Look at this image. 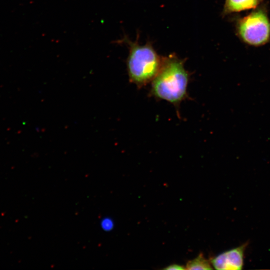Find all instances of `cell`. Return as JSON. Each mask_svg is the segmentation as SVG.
Wrapping results in <instances>:
<instances>
[{
	"mask_svg": "<svg viewBox=\"0 0 270 270\" xmlns=\"http://www.w3.org/2000/svg\"><path fill=\"white\" fill-rule=\"evenodd\" d=\"M248 246L245 242L241 246L224 252L212 260L216 270H235L242 268L244 254Z\"/></svg>",
	"mask_w": 270,
	"mask_h": 270,
	"instance_id": "cell-4",
	"label": "cell"
},
{
	"mask_svg": "<svg viewBox=\"0 0 270 270\" xmlns=\"http://www.w3.org/2000/svg\"><path fill=\"white\" fill-rule=\"evenodd\" d=\"M164 269L169 270H184L186 269V268H184L183 266L182 265L178 264H172L165 268Z\"/></svg>",
	"mask_w": 270,
	"mask_h": 270,
	"instance_id": "cell-8",
	"label": "cell"
},
{
	"mask_svg": "<svg viewBox=\"0 0 270 270\" xmlns=\"http://www.w3.org/2000/svg\"><path fill=\"white\" fill-rule=\"evenodd\" d=\"M236 30L238 36L245 43L262 46L270 38V21L263 10H256L240 19Z\"/></svg>",
	"mask_w": 270,
	"mask_h": 270,
	"instance_id": "cell-3",
	"label": "cell"
},
{
	"mask_svg": "<svg viewBox=\"0 0 270 270\" xmlns=\"http://www.w3.org/2000/svg\"><path fill=\"white\" fill-rule=\"evenodd\" d=\"M130 52L126 60L130 82L138 88L154 80L162 68L164 58L160 56L150 44L142 46L129 42Z\"/></svg>",
	"mask_w": 270,
	"mask_h": 270,
	"instance_id": "cell-2",
	"label": "cell"
},
{
	"mask_svg": "<svg viewBox=\"0 0 270 270\" xmlns=\"http://www.w3.org/2000/svg\"><path fill=\"white\" fill-rule=\"evenodd\" d=\"M189 78L182 60L170 56L164 58L162 68L152 82L150 94L178 107L188 96Z\"/></svg>",
	"mask_w": 270,
	"mask_h": 270,
	"instance_id": "cell-1",
	"label": "cell"
},
{
	"mask_svg": "<svg viewBox=\"0 0 270 270\" xmlns=\"http://www.w3.org/2000/svg\"><path fill=\"white\" fill-rule=\"evenodd\" d=\"M262 0H226L224 14L238 12L255 8Z\"/></svg>",
	"mask_w": 270,
	"mask_h": 270,
	"instance_id": "cell-5",
	"label": "cell"
},
{
	"mask_svg": "<svg viewBox=\"0 0 270 270\" xmlns=\"http://www.w3.org/2000/svg\"><path fill=\"white\" fill-rule=\"evenodd\" d=\"M186 270H212L210 262L202 254H200L195 258L189 260L186 266Z\"/></svg>",
	"mask_w": 270,
	"mask_h": 270,
	"instance_id": "cell-6",
	"label": "cell"
},
{
	"mask_svg": "<svg viewBox=\"0 0 270 270\" xmlns=\"http://www.w3.org/2000/svg\"><path fill=\"white\" fill-rule=\"evenodd\" d=\"M102 229L105 231H110L114 228V223L110 218H103L100 222Z\"/></svg>",
	"mask_w": 270,
	"mask_h": 270,
	"instance_id": "cell-7",
	"label": "cell"
}]
</instances>
